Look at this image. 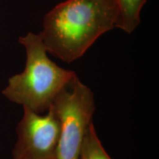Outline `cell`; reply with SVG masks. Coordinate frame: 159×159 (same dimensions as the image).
Returning <instances> with one entry per match:
<instances>
[{
  "label": "cell",
  "mask_w": 159,
  "mask_h": 159,
  "mask_svg": "<svg viewBox=\"0 0 159 159\" xmlns=\"http://www.w3.org/2000/svg\"><path fill=\"white\" fill-rule=\"evenodd\" d=\"M79 159H112L99 139L93 122L85 132Z\"/></svg>",
  "instance_id": "6"
},
{
  "label": "cell",
  "mask_w": 159,
  "mask_h": 159,
  "mask_svg": "<svg viewBox=\"0 0 159 159\" xmlns=\"http://www.w3.org/2000/svg\"><path fill=\"white\" fill-rule=\"evenodd\" d=\"M23 109L13 159H57L60 125L56 115L50 108L45 114Z\"/></svg>",
  "instance_id": "4"
},
{
  "label": "cell",
  "mask_w": 159,
  "mask_h": 159,
  "mask_svg": "<svg viewBox=\"0 0 159 159\" xmlns=\"http://www.w3.org/2000/svg\"><path fill=\"white\" fill-rule=\"evenodd\" d=\"M50 108L60 125L57 159H79L95 111L94 93L76 76L57 94Z\"/></svg>",
  "instance_id": "3"
},
{
  "label": "cell",
  "mask_w": 159,
  "mask_h": 159,
  "mask_svg": "<svg viewBox=\"0 0 159 159\" xmlns=\"http://www.w3.org/2000/svg\"><path fill=\"white\" fill-rule=\"evenodd\" d=\"M19 41L26 52L25 69L10 77L2 94L23 108L43 114L77 75L49 58L39 33L30 32L19 37Z\"/></svg>",
  "instance_id": "2"
},
{
  "label": "cell",
  "mask_w": 159,
  "mask_h": 159,
  "mask_svg": "<svg viewBox=\"0 0 159 159\" xmlns=\"http://www.w3.org/2000/svg\"><path fill=\"white\" fill-rule=\"evenodd\" d=\"M119 13L116 0H65L44 16L39 34L48 54L74 62L116 28Z\"/></svg>",
  "instance_id": "1"
},
{
  "label": "cell",
  "mask_w": 159,
  "mask_h": 159,
  "mask_svg": "<svg viewBox=\"0 0 159 159\" xmlns=\"http://www.w3.org/2000/svg\"><path fill=\"white\" fill-rule=\"evenodd\" d=\"M119 5V16L116 28L127 33H133L141 21V11L147 0H116Z\"/></svg>",
  "instance_id": "5"
}]
</instances>
